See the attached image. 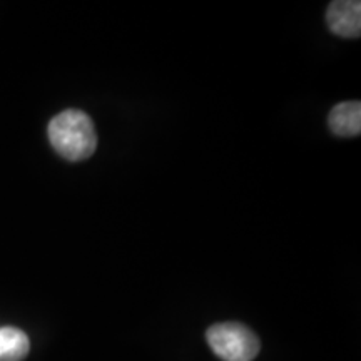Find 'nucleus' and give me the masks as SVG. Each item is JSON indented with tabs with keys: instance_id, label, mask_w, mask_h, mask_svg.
<instances>
[{
	"instance_id": "nucleus-5",
	"label": "nucleus",
	"mask_w": 361,
	"mask_h": 361,
	"mask_svg": "<svg viewBox=\"0 0 361 361\" xmlns=\"http://www.w3.org/2000/svg\"><path fill=\"white\" fill-rule=\"evenodd\" d=\"M30 341L16 326L0 328V361H22L29 355Z\"/></svg>"
},
{
	"instance_id": "nucleus-3",
	"label": "nucleus",
	"mask_w": 361,
	"mask_h": 361,
	"mask_svg": "<svg viewBox=\"0 0 361 361\" xmlns=\"http://www.w3.org/2000/svg\"><path fill=\"white\" fill-rule=\"evenodd\" d=\"M326 24L333 34L358 39L361 34V4L358 0H336L326 12Z\"/></svg>"
},
{
	"instance_id": "nucleus-2",
	"label": "nucleus",
	"mask_w": 361,
	"mask_h": 361,
	"mask_svg": "<svg viewBox=\"0 0 361 361\" xmlns=\"http://www.w3.org/2000/svg\"><path fill=\"white\" fill-rule=\"evenodd\" d=\"M206 340L223 361H252L261 350L258 336L241 323L213 324L206 331Z\"/></svg>"
},
{
	"instance_id": "nucleus-4",
	"label": "nucleus",
	"mask_w": 361,
	"mask_h": 361,
	"mask_svg": "<svg viewBox=\"0 0 361 361\" xmlns=\"http://www.w3.org/2000/svg\"><path fill=\"white\" fill-rule=\"evenodd\" d=\"M333 134L340 137H355L361 133V104L358 101L340 102L333 107L328 117Z\"/></svg>"
},
{
	"instance_id": "nucleus-1",
	"label": "nucleus",
	"mask_w": 361,
	"mask_h": 361,
	"mask_svg": "<svg viewBox=\"0 0 361 361\" xmlns=\"http://www.w3.org/2000/svg\"><path fill=\"white\" fill-rule=\"evenodd\" d=\"M49 141L67 161H84L96 152L97 134L92 119L82 111L69 109L49 123Z\"/></svg>"
}]
</instances>
